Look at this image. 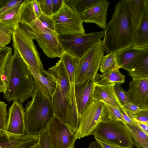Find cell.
Listing matches in <instances>:
<instances>
[{
    "label": "cell",
    "mask_w": 148,
    "mask_h": 148,
    "mask_svg": "<svg viewBox=\"0 0 148 148\" xmlns=\"http://www.w3.org/2000/svg\"><path fill=\"white\" fill-rule=\"evenodd\" d=\"M105 104L108 119L121 121L125 125L126 123L124 120L121 110L116 107Z\"/></svg>",
    "instance_id": "obj_34"
},
{
    "label": "cell",
    "mask_w": 148,
    "mask_h": 148,
    "mask_svg": "<svg viewBox=\"0 0 148 148\" xmlns=\"http://www.w3.org/2000/svg\"><path fill=\"white\" fill-rule=\"evenodd\" d=\"M114 89L117 97L122 105L130 102L127 92L121 87L120 84H115Z\"/></svg>",
    "instance_id": "obj_35"
},
{
    "label": "cell",
    "mask_w": 148,
    "mask_h": 148,
    "mask_svg": "<svg viewBox=\"0 0 148 148\" xmlns=\"http://www.w3.org/2000/svg\"><path fill=\"white\" fill-rule=\"evenodd\" d=\"M126 125L132 136L135 146L137 148H148V134H146L136 125Z\"/></svg>",
    "instance_id": "obj_26"
},
{
    "label": "cell",
    "mask_w": 148,
    "mask_h": 148,
    "mask_svg": "<svg viewBox=\"0 0 148 148\" xmlns=\"http://www.w3.org/2000/svg\"><path fill=\"white\" fill-rule=\"evenodd\" d=\"M31 2L34 10L38 18L42 13L39 5L37 0H32Z\"/></svg>",
    "instance_id": "obj_45"
},
{
    "label": "cell",
    "mask_w": 148,
    "mask_h": 148,
    "mask_svg": "<svg viewBox=\"0 0 148 148\" xmlns=\"http://www.w3.org/2000/svg\"><path fill=\"white\" fill-rule=\"evenodd\" d=\"M102 0H64V3L79 13L95 5Z\"/></svg>",
    "instance_id": "obj_29"
},
{
    "label": "cell",
    "mask_w": 148,
    "mask_h": 148,
    "mask_svg": "<svg viewBox=\"0 0 148 148\" xmlns=\"http://www.w3.org/2000/svg\"><path fill=\"white\" fill-rule=\"evenodd\" d=\"M136 125L141 129L148 134V123L135 121Z\"/></svg>",
    "instance_id": "obj_47"
},
{
    "label": "cell",
    "mask_w": 148,
    "mask_h": 148,
    "mask_svg": "<svg viewBox=\"0 0 148 148\" xmlns=\"http://www.w3.org/2000/svg\"><path fill=\"white\" fill-rule=\"evenodd\" d=\"M8 134H26L24 109L22 104L16 101H13L8 109L5 135Z\"/></svg>",
    "instance_id": "obj_14"
},
{
    "label": "cell",
    "mask_w": 148,
    "mask_h": 148,
    "mask_svg": "<svg viewBox=\"0 0 148 148\" xmlns=\"http://www.w3.org/2000/svg\"><path fill=\"white\" fill-rule=\"evenodd\" d=\"M128 72L129 75L133 80L148 78V51Z\"/></svg>",
    "instance_id": "obj_25"
},
{
    "label": "cell",
    "mask_w": 148,
    "mask_h": 148,
    "mask_svg": "<svg viewBox=\"0 0 148 148\" xmlns=\"http://www.w3.org/2000/svg\"><path fill=\"white\" fill-rule=\"evenodd\" d=\"M136 28L133 22L129 0L119 1L111 19L104 29L102 40L107 54L117 53L134 46Z\"/></svg>",
    "instance_id": "obj_1"
},
{
    "label": "cell",
    "mask_w": 148,
    "mask_h": 148,
    "mask_svg": "<svg viewBox=\"0 0 148 148\" xmlns=\"http://www.w3.org/2000/svg\"><path fill=\"white\" fill-rule=\"evenodd\" d=\"M21 22L29 25L38 18L33 9L31 0H26L21 9Z\"/></svg>",
    "instance_id": "obj_30"
},
{
    "label": "cell",
    "mask_w": 148,
    "mask_h": 148,
    "mask_svg": "<svg viewBox=\"0 0 148 148\" xmlns=\"http://www.w3.org/2000/svg\"><path fill=\"white\" fill-rule=\"evenodd\" d=\"M122 106L129 115L135 114L141 110L137 105L130 102Z\"/></svg>",
    "instance_id": "obj_41"
},
{
    "label": "cell",
    "mask_w": 148,
    "mask_h": 148,
    "mask_svg": "<svg viewBox=\"0 0 148 148\" xmlns=\"http://www.w3.org/2000/svg\"><path fill=\"white\" fill-rule=\"evenodd\" d=\"M12 55V48L0 47V93H4L6 89L4 73L7 63Z\"/></svg>",
    "instance_id": "obj_27"
},
{
    "label": "cell",
    "mask_w": 148,
    "mask_h": 148,
    "mask_svg": "<svg viewBox=\"0 0 148 148\" xmlns=\"http://www.w3.org/2000/svg\"><path fill=\"white\" fill-rule=\"evenodd\" d=\"M19 27L27 34L32 40L35 39V34L31 27L28 25L21 22L19 24Z\"/></svg>",
    "instance_id": "obj_42"
},
{
    "label": "cell",
    "mask_w": 148,
    "mask_h": 148,
    "mask_svg": "<svg viewBox=\"0 0 148 148\" xmlns=\"http://www.w3.org/2000/svg\"><path fill=\"white\" fill-rule=\"evenodd\" d=\"M92 135L101 140L124 147L135 146L129 130L123 122L108 119L100 123Z\"/></svg>",
    "instance_id": "obj_5"
},
{
    "label": "cell",
    "mask_w": 148,
    "mask_h": 148,
    "mask_svg": "<svg viewBox=\"0 0 148 148\" xmlns=\"http://www.w3.org/2000/svg\"><path fill=\"white\" fill-rule=\"evenodd\" d=\"M24 111L26 134H38L45 130L54 116L51 103L36 89Z\"/></svg>",
    "instance_id": "obj_4"
},
{
    "label": "cell",
    "mask_w": 148,
    "mask_h": 148,
    "mask_svg": "<svg viewBox=\"0 0 148 148\" xmlns=\"http://www.w3.org/2000/svg\"><path fill=\"white\" fill-rule=\"evenodd\" d=\"M27 148H40L39 145L38 143L34 145Z\"/></svg>",
    "instance_id": "obj_49"
},
{
    "label": "cell",
    "mask_w": 148,
    "mask_h": 148,
    "mask_svg": "<svg viewBox=\"0 0 148 148\" xmlns=\"http://www.w3.org/2000/svg\"><path fill=\"white\" fill-rule=\"evenodd\" d=\"M115 84H95L91 98L116 107L120 110L123 108L115 92Z\"/></svg>",
    "instance_id": "obj_19"
},
{
    "label": "cell",
    "mask_w": 148,
    "mask_h": 148,
    "mask_svg": "<svg viewBox=\"0 0 148 148\" xmlns=\"http://www.w3.org/2000/svg\"><path fill=\"white\" fill-rule=\"evenodd\" d=\"M133 46L138 48L148 47V16L144 19L139 27L136 29Z\"/></svg>",
    "instance_id": "obj_28"
},
{
    "label": "cell",
    "mask_w": 148,
    "mask_h": 148,
    "mask_svg": "<svg viewBox=\"0 0 148 148\" xmlns=\"http://www.w3.org/2000/svg\"><path fill=\"white\" fill-rule=\"evenodd\" d=\"M12 45L29 69L45 75L43 64L33 40L19 26L13 32Z\"/></svg>",
    "instance_id": "obj_7"
},
{
    "label": "cell",
    "mask_w": 148,
    "mask_h": 148,
    "mask_svg": "<svg viewBox=\"0 0 148 148\" xmlns=\"http://www.w3.org/2000/svg\"><path fill=\"white\" fill-rule=\"evenodd\" d=\"M26 0H7L4 4L0 7V16L16 7L23 4Z\"/></svg>",
    "instance_id": "obj_36"
},
{
    "label": "cell",
    "mask_w": 148,
    "mask_h": 148,
    "mask_svg": "<svg viewBox=\"0 0 148 148\" xmlns=\"http://www.w3.org/2000/svg\"><path fill=\"white\" fill-rule=\"evenodd\" d=\"M13 32L0 22V47H6L10 42Z\"/></svg>",
    "instance_id": "obj_32"
},
{
    "label": "cell",
    "mask_w": 148,
    "mask_h": 148,
    "mask_svg": "<svg viewBox=\"0 0 148 148\" xmlns=\"http://www.w3.org/2000/svg\"><path fill=\"white\" fill-rule=\"evenodd\" d=\"M108 119L105 103L91 98L79 117L76 139L92 135L100 123Z\"/></svg>",
    "instance_id": "obj_6"
},
{
    "label": "cell",
    "mask_w": 148,
    "mask_h": 148,
    "mask_svg": "<svg viewBox=\"0 0 148 148\" xmlns=\"http://www.w3.org/2000/svg\"><path fill=\"white\" fill-rule=\"evenodd\" d=\"M42 13L49 16L53 15L52 12L53 0H37Z\"/></svg>",
    "instance_id": "obj_38"
},
{
    "label": "cell",
    "mask_w": 148,
    "mask_h": 148,
    "mask_svg": "<svg viewBox=\"0 0 148 148\" xmlns=\"http://www.w3.org/2000/svg\"><path fill=\"white\" fill-rule=\"evenodd\" d=\"M52 148H75V134L54 116L47 127Z\"/></svg>",
    "instance_id": "obj_12"
},
{
    "label": "cell",
    "mask_w": 148,
    "mask_h": 148,
    "mask_svg": "<svg viewBox=\"0 0 148 148\" xmlns=\"http://www.w3.org/2000/svg\"><path fill=\"white\" fill-rule=\"evenodd\" d=\"M4 79L6 89L3 97L9 102L16 101L22 104L36 89L28 67L14 49L7 63Z\"/></svg>",
    "instance_id": "obj_2"
},
{
    "label": "cell",
    "mask_w": 148,
    "mask_h": 148,
    "mask_svg": "<svg viewBox=\"0 0 148 148\" xmlns=\"http://www.w3.org/2000/svg\"><path fill=\"white\" fill-rule=\"evenodd\" d=\"M52 16L55 31L59 36L85 33L79 13L69 7L64 2L60 10Z\"/></svg>",
    "instance_id": "obj_10"
},
{
    "label": "cell",
    "mask_w": 148,
    "mask_h": 148,
    "mask_svg": "<svg viewBox=\"0 0 148 148\" xmlns=\"http://www.w3.org/2000/svg\"><path fill=\"white\" fill-rule=\"evenodd\" d=\"M66 70L69 84V97L68 126L73 131H76L79 125L78 115L75 95V73L79 58L67 51H64L60 58Z\"/></svg>",
    "instance_id": "obj_9"
},
{
    "label": "cell",
    "mask_w": 148,
    "mask_h": 148,
    "mask_svg": "<svg viewBox=\"0 0 148 148\" xmlns=\"http://www.w3.org/2000/svg\"><path fill=\"white\" fill-rule=\"evenodd\" d=\"M104 30L88 34L59 36L64 51L80 58L104 36Z\"/></svg>",
    "instance_id": "obj_11"
},
{
    "label": "cell",
    "mask_w": 148,
    "mask_h": 148,
    "mask_svg": "<svg viewBox=\"0 0 148 148\" xmlns=\"http://www.w3.org/2000/svg\"><path fill=\"white\" fill-rule=\"evenodd\" d=\"M121 110L124 120L126 123L130 125H136L134 121L128 115L124 108Z\"/></svg>",
    "instance_id": "obj_46"
},
{
    "label": "cell",
    "mask_w": 148,
    "mask_h": 148,
    "mask_svg": "<svg viewBox=\"0 0 148 148\" xmlns=\"http://www.w3.org/2000/svg\"><path fill=\"white\" fill-rule=\"evenodd\" d=\"M147 51L148 47L138 48L133 46L116 53L118 66L129 71Z\"/></svg>",
    "instance_id": "obj_17"
},
{
    "label": "cell",
    "mask_w": 148,
    "mask_h": 148,
    "mask_svg": "<svg viewBox=\"0 0 148 148\" xmlns=\"http://www.w3.org/2000/svg\"><path fill=\"white\" fill-rule=\"evenodd\" d=\"M88 148H103L99 143L95 140L90 143Z\"/></svg>",
    "instance_id": "obj_48"
},
{
    "label": "cell",
    "mask_w": 148,
    "mask_h": 148,
    "mask_svg": "<svg viewBox=\"0 0 148 148\" xmlns=\"http://www.w3.org/2000/svg\"><path fill=\"white\" fill-rule=\"evenodd\" d=\"M95 138L96 140L100 144L103 148H133L132 147H124L108 143Z\"/></svg>",
    "instance_id": "obj_43"
},
{
    "label": "cell",
    "mask_w": 148,
    "mask_h": 148,
    "mask_svg": "<svg viewBox=\"0 0 148 148\" xmlns=\"http://www.w3.org/2000/svg\"><path fill=\"white\" fill-rule=\"evenodd\" d=\"M23 4L0 16V22L13 31L15 30L21 21V9Z\"/></svg>",
    "instance_id": "obj_24"
},
{
    "label": "cell",
    "mask_w": 148,
    "mask_h": 148,
    "mask_svg": "<svg viewBox=\"0 0 148 148\" xmlns=\"http://www.w3.org/2000/svg\"><path fill=\"white\" fill-rule=\"evenodd\" d=\"M116 53H111L103 56L100 64L99 69L102 73L113 67H117Z\"/></svg>",
    "instance_id": "obj_31"
},
{
    "label": "cell",
    "mask_w": 148,
    "mask_h": 148,
    "mask_svg": "<svg viewBox=\"0 0 148 148\" xmlns=\"http://www.w3.org/2000/svg\"><path fill=\"white\" fill-rule=\"evenodd\" d=\"M133 22L136 29L148 16V0H129Z\"/></svg>",
    "instance_id": "obj_22"
},
{
    "label": "cell",
    "mask_w": 148,
    "mask_h": 148,
    "mask_svg": "<svg viewBox=\"0 0 148 148\" xmlns=\"http://www.w3.org/2000/svg\"><path fill=\"white\" fill-rule=\"evenodd\" d=\"M109 4L108 1L102 0L95 5L79 13L83 22L95 24L104 29L107 25V11Z\"/></svg>",
    "instance_id": "obj_16"
},
{
    "label": "cell",
    "mask_w": 148,
    "mask_h": 148,
    "mask_svg": "<svg viewBox=\"0 0 148 148\" xmlns=\"http://www.w3.org/2000/svg\"><path fill=\"white\" fill-rule=\"evenodd\" d=\"M126 92L130 102L141 110L148 109V78L130 81Z\"/></svg>",
    "instance_id": "obj_15"
},
{
    "label": "cell",
    "mask_w": 148,
    "mask_h": 148,
    "mask_svg": "<svg viewBox=\"0 0 148 148\" xmlns=\"http://www.w3.org/2000/svg\"><path fill=\"white\" fill-rule=\"evenodd\" d=\"M35 34V39L47 57H60L64 50L56 32L46 29L40 30Z\"/></svg>",
    "instance_id": "obj_13"
},
{
    "label": "cell",
    "mask_w": 148,
    "mask_h": 148,
    "mask_svg": "<svg viewBox=\"0 0 148 148\" xmlns=\"http://www.w3.org/2000/svg\"><path fill=\"white\" fill-rule=\"evenodd\" d=\"M38 137L40 148H52L47 128L38 134Z\"/></svg>",
    "instance_id": "obj_37"
},
{
    "label": "cell",
    "mask_w": 148,
    "mask_h": 148,
    "mask_svg": "<svg viewBox=\"0 0 148 148\" xmlns=\"http://www.w3.org/2000/svg\"><path fill=\"white\" fill-rule=\"evenodd\" d=\"M129 115L135 121L148 123V109L141 110L135 114Z\"/></svg>",
    "instance_id": "obj_40"
},
{
    "label": "cell",
    "mask_w": 148,
    "mask_h": 148,
    "mask_svg": "<svg viewBox=\"0 0 148 148\" xmlns=\"http://www.w3.org/2000/svg\"><path fill=\"white\" fill-rule=\"evenodd\" d=\"M64 0H53L52 12L53 14L57 12L61 8L64 3Z\"/></svg>",
    "instance_id": "obj_44"
},
{
    "label": "cell",
    "mask_w": 148,
    "mask_h": 148,
    "mask_svg": "<svg viewBox=\"0 0 148 148\" xmlns=\"http://www.w3.org/2000/svg\"><path fill=\"white\" fill-rule=\"evenodd\" d=\"M0 148H1V147L0 146Z\"/></svg>",
    "instance_id": "obj_51"
},
{
    "label": "cell",
    "mask_w": 148,
    "mask_h": 148,
    "mask_svg": "<svg viewBox=\"0 0 148 148\" xmlns=\"http://www.w3.org/2000/svg\"><path fill=\"white\" fill-rule=\"evenodd\" d=\"M7 104L0 100V136L5 135L8 113L7 110Z\"/></svg>",
    "instance_id": "obj_33"
},
{
    "label": "cell",
    "mask_w": 148,
    "mask_h": 148,
    "mask_svg": "<svg viewBox=\"0 0 148 148\" xmlns=\"http://www.w3.org/2000/svg\"><path fill=\"white\" fill-rule=\"evenodd\" d=\"M38 18L45 27L55 32L54 23L52 16H48L42 13Z\"/></svg>",
    "instance_id": "obj_39"
},
{
    "label": "cell",
    "mask_w": 148,
    "mask_h": 148,
    "mask_svg": "<svg viewBox=\"0 0 148 148\" xmlns=\"http://www.w3.org/2000/svg\"><path fill=\"white\" fill-rule=\"evenodd\" d=\"M5 136L7 140L0 143L1 148H27L38 143V134H8Z\"/></svg>",
    "instance_id": "obj_20"
},
{
    "label": "cell",
    "mask_w": 148,
    "mask_h": 148,
    "mask_svg": "<svg viewBox=\"0 0 148 148\" xmlns=\"http://www.w3.org/2000/svg\"><path fill=\"white\" fill-rule=\"evenodd\" d=\"M29 69L36 89L51 103V97L55 91L56 84L45 75H41L32 69Z\"/></svg>",
    "instance_id": "obj_21"
},
{
    "label": "cell",
    "mask_w": 148,
    "mask_h": 148,
    "mask_svg": "<svg viewBox=\"0 0 148 148\" xmlns=\"http://www.w3.org/2000/svg\"><path fill=\"white\" fill-rule=\"evenodd\" d=\"M104 51L101 40L79 58L75 73V83L90 79L95 82Z\"/></svg>",
    "instance_id": "obj_8"
},
{
    "label": "cell",
    "mask_w": 148,
    "mask_h": 148,
    "mask_svg": "<svg viewBox=\"0 0 148 148\" xmlns=\"http://www.w3.org/2000/svg\"><path fill=\"white\" fill-rule=\"evenodd\" d=\"M2 0H0V3H1V2H2Z\"/></svg>",
    "instance_id": "obj_50"
},
{
    "label": "cell",
    "mask_w": 148,
    "mask_h": 148,
    "mask_svg": "<svg viewBox=\"0 0 148 148\" xmlns=\"http://www.w3.org/2000/svg\"><path fill=\"white\" fill-rule=\"evenodd\" d=\"M118 66L110 69L102 74L97 73L95 79V82L98 84H122L125 81V76L119 71Z\"/></svg>",
    "instance_id": "obj_23"
},
{
    "label": "cell",
    "mask_w": 148,
    "mask_h": 148,
    "mask_svg": "<svg viewBox=\"0 0 148 148\" xmlns=\"http://www.w3.org/2000/svg\"><path fill=\"white\" fill-rule=\"evenodd\" d=\"M95 85V82L90 79L75 83V98L79 119L92 97Z\"/></svg>",
    "instance_id": "obj_18"
},
{
    "label": "cell",
    "mask_w": 148,
    "mask_h": 148,
    "mask_svg": "<svg viewBox=\"0 0 148 148\" xmlns=\"http://www.w3.org/2000/svg\"><path fill=\"white\" fill-rule=\"evenodd\" d=\"M44 73L56 85L51 100L54 116L68 126L69 84L64 64L60 60L54 66L45 70Z\"/></svg>",
    "instance_id": "obj_3"
}]
</instances>
